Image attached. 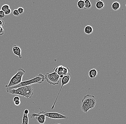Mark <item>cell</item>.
<instances>
[{
    "label": "cell",
    "mask_w": 126,
    "mask_h": 124,
    "mask_svg": "<svg viewBox=\"0 0 126 124\" xmlns=\"http://www.w3.org/2000/svg\"><path fill=\"white\" fill-rule=\"evenodd\" d=\"M96 98L94 95H86L83 97L81 103V110L85 113H87L90 110L93 109L96 105Z\"/></svg>",
    "instance_id": "cell-1"
},
{
    "label": "cell",
    "mask_w": 126,
    "mask_h": 124,
    "mask_svg": "<svg viewBox=\"0 0 126 124\" xmlns=\"http://www.w3.org/2000/svg\"><path fill=\"white\" fill-rule=\"evenodd\" d=\"M44 79L45 76L42 74H39L34 78L27 81H22L20 83L15 86L7 88L6 91H8L12 89H15L23 86L31 85L32 84H41L44 81Z\"/></svg>",
    "instance_id": "cell-2"
},
{
    "label": "cell",
    "mask_w": 126,
    "mask_h": 124,
    "mask_svg": "<svg viewBox=\"0 0 126 124\" xmlns=\"http://www.w3.org/2000/svg\"><path fill=\"white\" fill-rule=\"evenodd\" d=\"M12 93L13 95H21L27 99L32 97L34 93L33 87L31 85L23 86L13 89Z\"/></svg>",
    "instance_id": "cell-3"
},
{
    "label": "cell",
    "mask_w": 126,
    "mask_h": 124,
    "mask_svg": "<svg viewBox=\"0 0 126 124\" xmlns=\"http://www.w3.org/2000/svg\"><path fill=\"white\" fill-rule=\"evenodd\" d=\"M25 73V71L23 69H19L17 73L12 77L8 85L5 86V87L7 88L15 86L20 83L22 81L23 77Z\"/></svg>",
    "instance_id": "cell-4"
},
{
    "label": "cell",
    "mask_w": 126,
    "mask_h": 124,
    "mask_svg": "<svg viewBox=\"0 0 126 124\" xmlns=\"http://www.w3.org/2000/svg\"><path fill=\"white\" fill-rule=\"evenodd\" d=\"M59 76L54 72L49 73H46L45 74V79L48 83L51 85H58L59 83Z\"/></svg>",
    "instance_id": "cell-5"
},
{
    "label": "cell",
    "mask_w": 126,
    "mask_h": 124,
    "mask_svg": "<svg viewBox=\"0 0 126 124\" xmlns=\"http://www.w3.org/2000/svg\"><path fill=\"white\" fill-rule=\"evenodd\" d=\"M39 114L44 115L46 117L53 119H66L68 117L57 112H49L46 111H42Z\"/></svg>",
    "instance_id": "cell-6"
},
{
    "label": "cell",
    "mask_w": 126,
    "mask_h": 124,
    "mask_svg": "<svg viewBox=\"0 0 126 124\" xmlns=\"http://www.w3.org/2000/svg\"><path fill=\"white\" fill-rule=\"evenodd\" d=\"M71 78V74L70 73H69L68 74H67V75H65V76H64L62 78L61 86V88H60V90H59V92L58 93L57 96V97L56 98V100H55V101H54L53 104L51 108V109L50 110H52V109H53L54 108L56 102L57 98H58V97L59 95V93H60V92H61V90L62 87H63V86H64L67 85V84H68L70 82Z\"/></svg>",
    "instance_id": "cell-7"
},
{
    "label": "cell",
    "mask_w": 126,
    "mask_h": 124,
    "mask_svg": "<svg viewBox=\"0 0 126 124\" xmlns=\"http://www.w3.org/2000/svg\"><path fill=\"white\" fill-rule=\"evenodd\" d=\"M70 69L68 67H66L60 65L54 67L53 72L57 73L59 76H65L70 73Z\"/></svg>",
    "instance_id": "cell-8"
},
{
    "label": "cell",
    "mask_w": 126,
    "mask_h": 124,
    "mask_svg": "<svg viewBox=\"0 0 126 124\" xmlns=\"http://www.w3.org/2000/svg\"><path fill=\"white\" fill-rule=\"evenodd\" d=\"M36 117L37 122L40 124H44L46 122V116L42 114L33 113L30 115V118H34Z\"/></svg>",
    "instance_id": "cell-9"
},
{
    "label": "cell",
    "mask_w": 126,
    "mask_h": 124,
    "mask_svg": "<svg viewBox=\"0 0 126 124\" xmlns=\"http://www.w3.org/2000/svg\"><path fill=\"white\" fill-rule=\"evenodd\" d=\"M13 53L17 56L19 58H22V50L19 47L16 45H15L13 46Z\"/></svg>",
    "instance_id": "cell-10"
},
{
    "label": "cell",
    "mask_w": 126,
    "mask_h": 124,
    "mask_svg": "<svg viewBox=\"0 0 126 124\" xmlns=\"http://www.w3.org/2000/svg\"><path fill=\"white\" fill-rule=\"evenodd\" d=\"M98 74V72L97 69L95 68L92 69L88 72L89 76L91 78H96Z\"/></svg>",
    "instance_id": "cell-11"
},
{
    "label": "cell",
    "mask_w": 126,
    "mask_h": 124,
    "mask_svg": "<svg viewBox=\"0 0 126 124\" xmlns=\"http://www.w3.org/2000/svg\"><path fill=\"white\" fill-rule=\"evenodd\" d=\"M84 31L86 34L90 35L93 32V29L90 25H87L84 28Z\"/></svg>",
    "instance_id": "cell-12"
},
{
    "label": "cell",
    "mask_w": 126,
    "mask_h": 124,
    "mask_svg": "<svg viewBox=\"0 0 126 124\" xmlns=\"http://www.w3.org/2000/svg\"><path fill=\"white\" fill-rule=\"evenodd\" d=\"M96 8L98 10H101L103 9L105 6V4L103 1L102 0H97L96 2L95 5Z\"/></svg>",
    "instance_id": "cell-13"
},
{
    "label": "cell",
    "mask_w": 126,
    "mask_h": 124,
    "mask_svg": "<svg viewBox=\"0 0 126 124\" xmlns=\"http://www.w3.org/2000/svg\"><path fill=\"white\" fill-rule=\"evenodd\" d=\"M112 8L115 11H117L120 8V5L117 2H114L112 5Z\"/></svg>",
    "instance_id": "cell-14"
},
{
    "label": "cell",
    "mask_w": 126,
    "mask_h": 124,
    "mask_svg": "<svg viewBox=\"0 0 126 124\" xmlns=\"http://www.w3.org/2000/svg\"><path fill=\"white\" fill-rule=\"evenodd\" d=\"M85 7L84 9L85 10H89L91 8L92 5L90 1L89 0H85Z\"/></svg>",
    "instance_id": "cell-15"
},
{
    "label": "cell",
    "mask_w": 126,
    "mask_h": 124,
    "mask_svg": "<svg viewBox=\"0 0 126 124\" xmlns=\"http://www.w3.org/2000/svg\"><path fill=\"white\" fill-rule=\"evenodd\" d=\"M28 123H29V119L28 115L23 113L22 124H28Z\"/></svg>",
    "instance_id": "cell-16"
},
{
    "label": "cell",
    "mask_w": 126,
    "mask_h": 124,
    "mask_svg": "<svg viewBox=\"0 0 126 124\" xmlns=\"http://www.w3.org/2000/svg\"><path fill=\"white\" fill-rule=\"evenodd\" d=\"M78 7L80 9H84L85 7V2L83 0H79L77 3Z\"/></svg>",
    "instance_id": "cell-17"
},
{
    "label": "cell",
    "mask_w": 126,
    "mask_h": 124,
    "mask_svg": "<svg viewBox=\"0 0 126 124\" xmlns=\"http://www.w3.org/2000/svg\"><path fill=\"white\" fill-rule=\"evenodd\" d=\"M10 6L9 5L5 4L3 5L1 7V10L5 12L6 10H7L8 9H10Z\"/></svg>",
    "instance_id": "cell-18"
},
{
    "label": "cell",
    "mask_w": 126,
    "mask_h": 124,
    "mask_svg": "<svg viewBox=\"0 0 126 124\" xmlns=\"http://www.w3.org/2000/svg\"><path fill=\"white\" fill-rule=\"evenodd\" d=\"M13 14L16 17H18L20 15V14L19 13L17 9H15V10H14L13 12Z\"/></svg>",
    "instance_id": "cell-19"
},
{
    "label": "cell",
    "mask_w": 126,
    "mask_h": 124,
    "mask_svg": "<svg viewBox=\"0 0 126 124\" xmlns=\"http://www.w3.org/2000/svg\"><path fill=\"white\" fill-rule=\"evenodd\" d=\"M17 10H18V12H19L20 14H21L24 13V9L23 8L20 7L18 8Z\"/></svg>",
    "instance_id": "cell-20"
},
{
    "label": "cell",
    "mask_w": 126,
    "mask_h": 124,
    "mask_svg": "<svg viewBox=\"0 0 126 124\" xmlns=\"http://www.w3.org/2000/svg\"><path fill=\"white\" fill-rule=\"evenodd\" d=\"M5 12L3 10H0V18H3L5 16Z\"/></svg>",
    "instance_id": "cell-21"
},
{
    "label": "cell",
    "mask_w": 126,
    "mask_h": 124,
    "mask_svg": "<svg viewBox=\"0 0 126 124\" xmlns=\"http://www.w3.org/2000/svg\"><path fill=\"white\" fill-rule=\"evenodd\" d=\"M4 12H5V15H9L11 14V12H12V10H11V9L10 8V9H8L7 10H6Z\"/></svg>",
    "instance_id": "cell-22"
},
{
    "label": "cell",
    "mask_w": 126,
    "mask_h": 124,
    "mask_svg": "<svg viewBox=\"0 0 126 124\" xmlns=\"http://www.w3.org/2000/svg\"><path fill=\"white\" fill-rule=\"evenodd\" d=\"M5 33V30L2 27H0V35H3Z\"/></svg>",
    "instance_id": "cell-23"
},
{
    "label": "cell",
    "mask_w": 126,
    "mask_h": 124,
    "mask_svg": "<svg viewBox=\"0 0 126 124\" xmlns=\"http://www.w3.org/2000/svg\"><path fill=\"white\" fill-rule=\"evenodd\" d=\"M14 104L16 106H19L20 105V103H21L20 100H17V101L14 102Z\"/></svg>",
    "instance_id": "cell-24"
},
{
    "label": "cell",
    "mask_w": 126,
    "mask_h": 124,
    "mask_svg": "<svg viewBox=\"0 0 126 124\" xmlns=\"http://www.w3.org/2000/svg\"><path fill=\"white\" fill-rule=\"evenodd\" d=\"M20 100V98L18 96H15V97H14L13 99V102H15V101H17V100Z\"/></svg>",
    "instance_id": "cell-25"
},
{
    "label": "cell",
    "mask_w": 126,
    "mask_h": 124,
    "mask_svg": "<svg viewBox=\"0 0 126 124\" xmlns=\"http://www.w3.org/2000/svg\"><path fill=\"white\" fill-rule=\"evenodd\" d=\"M4 21L1 19H0V27H2L4 25Z\"/></svg>",
    "instance_id": "cell-26"
},
{
    "label": "cell",
    "mask_w": 126,
    "mask_h": 124,
    "mask_svg": "<svg viewBox=\"0 0 126 124\" xmlns=\"http://www.w3.org/2000/svg\"><path fill=\"white\" fill-rule=\"evenodd\" d=\"M24 114H28V113H29V111L27 109H26L24 111Z\"/></svg>",
    "instance_id": "cell-27"
},
{
    "label": "cell",
    "mask_w": 126,
    "mask_h": 124,
    "mask_svg": "<svg viewBox=\"0 0 126 124\" xmlns=\"http://www.w3.org/2000/svg\"><path fill=\"white\" fill-rule=\"evenodd\" d=\"M63 76H63V75H61V76H59V77H60V78H62L63 77Z\"/></svg>",
    "instance_id": "cell-28"
},
{
    "label": "cell",
    "mask_w": 126,
    "mask_h": 124,
    "mask_svg": "<svg viewBox=\"0 0 126 124\" xmlns=\"http://www.w3.org/2000/svg\"><path fill=\"white\" fill-rule=\"evenodd\" d=\"M59 124V123H57V124Z\"/></svg>",
    "instance_id": "cell-29"
},
{
    "label": "cell",
    "mask_w": 126,
    "mask_h": 124,
    "mask_svg": "<svg viewBox=\"0 0 126 124\" xmlns=\"http://www.w3.org/2000/svg\"></svg>",
    "instance_id": "cell-30"
}]
</instances>
